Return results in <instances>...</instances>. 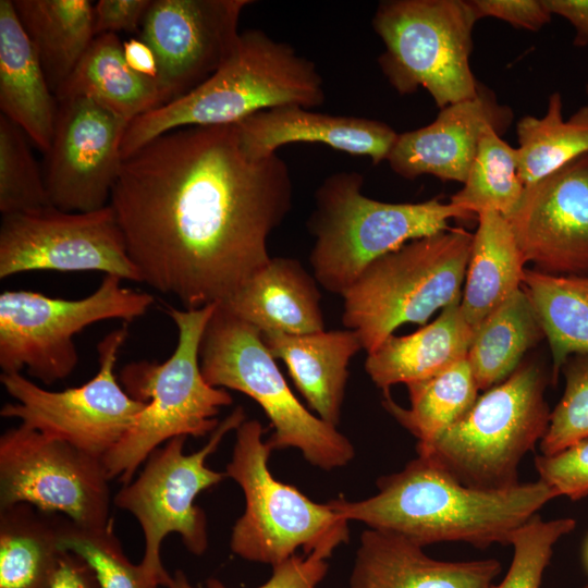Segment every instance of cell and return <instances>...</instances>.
<instances>
[{"instance_id": "1", "label": "cell", "mask_w": 588, "mask_h": 588, "mask_svg": "<svg viewBox=\"0 0 588 588\" xmlns=\"http://www.w3.org/2000/svg\"><path fill=\"white\" fill-rule=\"evenodd\" d=\"M292 201L286 162L246 156L235 124L149 140L122 160L110 195L142 282L185 309L225 302L267 265Z\"/></svg>"}, {"instance_id": "2", "label": "cell", "mask_w": 588, "mask_h": 588, "mask_svg": "<svg viewBox=\"0 0 588 588\" xmlns=\"http://www.w3.org/2000/svg\"><path fill=\"white\" fill-rule=\"evenodd\" d=\"M378 492L362 501L335 499L339 515L369 528L400 535L425 547L465 542L478 549L510 546L514 532L556 491L541 479L503 489H481L458 481L429 457L418 455L377 481Z\"/></svg>"}, {"instance_id": "3", "label": "cell", "mask_w": 588, "mask_h": 588, "mask_svg": "<svg viewBox=\"0 0 588 588\" xmlns=\"http://www.w3.org/2000/svg\"><path fill=\"white\" fill-rule=\"evenodd\" d=\"M324 99L323 79L313 61L261 29H246L230 58L206 82L130 123L122 159L176 128L236 124L273 107L314 108Z\"/></svg>"}, {"instance_id": "4", "label": "cell", "mask_w": 588, "mask_h": 588, "mask_svg": "<svg viewBox=\"0 0 588 588\" xmlns=\"http://www.w3.org/2000/svg\"><path fill=\"white\" fill-rule=\"evenodd\" d=\"M217 304L195 309L169 306L167 314L177 329L172 355L162 363L144 359L121 368L118 379L125 392L147 405L102 457L110 480L128 483L148 456L172 438L211 433L219 425L220 408L232 404L231 394L210 385L200 368L201 338Z\"/></svg>"}, {"instance_id": "5", "label": "cell", "mask_w": 588, "mask_h": 588, "mask_svg": "<svg viewBox=\"0 0 588 588\" xmlns=\"http://www.w3.org/2000/svg\"><path fill=\"white\" fill-rule=\"evenodd\" d=\"M364 176L340 171L326 177L315 192L307 220L315 242L309 254L319 285L343 296L364 270L405 244L449 230L451 219L473 215L440 198L422 203H384L367 197Z\"/></svg>"}, {"instance_id": "6", "label": "cell", "mask_w": 588, "mask_h": 588, "mask_svg": "<svg viewBox=\"0 0 588 588\" xmlns=\"http://www.w3.org/2000/svg\"><path fill=\"white\" fill-rule=\"evenodd\" d=\"M199 360L210 385L242 392L259 404L273 428L267 440L272 451L295 448L323 470L343 467L354 458L352 442L294 395L260 331L222 303L216 305L205 328Z\"/></svg>"}, {"instance_id": "7", "label": "cell", "mask_w": 588, "mask_h": 588, "mask_svg": "<svg viewBox=\"0 0 588 588\" xmlns=\"http://www.w3.org/2000/svg\"><path fill=\"white\" fill-rule=\"evenodd\" d=\"M473 234L462 228L412 241L370 264L343 297L342 323L367 354L400 326L425 324L460 302Z\"/></svg>"}, {"instance_id": "8", "label": "cell", "mask_w": 588, "mask_h": 588, "mask_svg": "<svg viewBox=\"0 0 588 588\" xmlns=\"http://www.w3.org/2000/svg\"><path fill=\"white\" fill-rule=\"evenodd\" d=\"M546 385L538 365H520L507 379L478 395L455 424L433 440L417 444V454L469 487L503 489L519 483L520 461L549 426Z\"/></svg>"}, {"instance_id": "9", "label": "cell", "mask_w": 588, "mask_h": 588, "mask_svg": "<svg viewBox=\"0 0 588 588\" xmlns=\"http://www.w3.org/2000/svg\"><path fill=\"white\" fill-rule=\"evenodd\" d=\"M225 473L242 488L245 511L232 527L231 551L237 556L275 565L303 548L305 554L332 555L348 540V520L331 506L311 501L294 486L275 479L268 466L271 448L256 419L245 420Z\"/></svg>"}, {"instance_id": "10", "label": "cell", "mask_w": 588, "mask_h": 588, "mask_svg": "<svg viewBox=\"0 0 588 588\" xmlns=\"http://www.w3.org/2000/svg\"><path fill=\"white\" fill-rule=\"evenodd\" d=\"M477 22L468 0L381 1L371 25L384 45L378 63L400 95L426 89L439 109L474 98L470 68Z\"/></svg>"}, {"instance_id": "11", "label": "cell", "mask_w": 588, "mask_h": 588, "mask_svg": "<svg viewBox=\"0 0 588 588\" xmlns=\"http://www.w3.org/2000/svg\"><path fill=\"white\" fill-rule=\"evenodd\" d=\"M106 275L86 297L64 299L25 290L0 294V367L2 373L21 372L50 385L69 377L78 363L75 334L98 321L143 316L154 296L121 285Z\"/></svg>"}, {"instance_id": "12", "label": "cell", "mask_w": 588, "mask_h": 588, "mask_svg": "<svg viewBox=\"0 0 588 588\" xmlns=\"http://www.w3.org/2000/svg\"><path fill=\"white\" fill-rule=\"evenodd\" d=\"M246 420L245 411L236 406L210 433L198 451L184 454L187 437L172 438L146 460L136 478L118 491L115 506L130 512L138 522L145 540L142 564L162 579L168 587L172 576L161 561V544L167 535L181 536L185 548L201 555L208 548L207 517L195 505L197 495L228 478L206 465L223 438Z\"/></svg>"}, {"instance_id": "13", "label": "cell", "mask_w": 588, "mask_h": 588, "mask_svg": "<svg viewBox=\"0 0 588 588\" xmlns=\"http://www.w3.org/2000/svg\"><path fill=\"white\" fill-rule=\"evenodd\" d=\"M127 335L123 324L98 343L99 369L79 387L50 391L21 372L1 373V384L16 402L4 404L0 416L17 418L21 425L102 458L147 405L131 397L114 373Z\"/></svg>"}, {"instance_id": "14", "label": "cell", "mask_w": 588, "mask_h": 588, "mask_svg": "<svg viewBox=\"0 0 588 588\" xmlns=\"http://www.w3.org/2000/svg\"><path fill=\"white\" fill-rule=\"evenodd\" d=\"M102 458L24 425L0 437V509L27 503L85 528L110 525Z\"/></svg>"}, {"instance_id": "15", "label": "cell", "mask_w": 588, "mask_h": 588, "mask_svg": "<svg viewBox=\"0 0 588 588\" xmlns=\"http://www.w3.org/2000/svg\"><path fill=\"white\" fill-rule=\"evenodd\" d=\"M99 271L142 282L110 204L89 212L52 206L3 215L0 279L28 271Z\"/></svg>"}, {"instance_id": "16", "label": "cell", "mask_w": 588, "mask_h": 588, "mask_svg": "<svg viewBox=\"0 0 588 588\" xmlns=\"http://www.w3.org/2000/svg\"><path fill=\"white\" fill-rule=\"evenodd\" d=\"M250 0H151L139 39L156 56L163 105L206 82L233 53Z\"/></svg>"}, {"instance_id": "17", "label": "cell", "mask_w": 588, "mask_h": 588, "mask_svg": "<svg viewBox=\"0 0 588 588\" xmlns=\"http://www.w3.org/2000/svg\"><path fill=\"white\" fill-rule=\"evenodd\" d=\"M45 184L52 207L66 212L103 208L119 177L130 122L87 97L57 101Z\"/></svg>"}, {"instance_id": "18", "label": "cell", "mask_w": 588, "mask_h": 588, "mask_svg": "<svg viewBox=\"0 0 588 588\" xmlns=\"http://www.w3.org/2000/svg\"><path fill=\"white\" fill-rule=\"evenodd\" d=\"M505 218L525 264L550 274L588 275V152L525 187Z\"/></svg>"}, {"instance_id": "19", "label": "cell", "mask_w": 588, "mask_h": 588, "mask_svg": "<svg viewBox=\"0 0 588 588\" xmlns=\"http://www.w3.org/2000/svg\"><path fill=\"white\" fill-rule=\"evenodd\" d=\"M513 118L512 109L480 84L474 98L449 105L430 124L399 134L385 161L406 180L430 174L464 183L483 133L493 128L503 135Z\"/></svg>"}, {"instance_id": "20", "label": "cell", "mask_w": 588, "mask_h": 588, "mask_svg": "<svg viewBox=\"0 0 588 588\" xmlns=\"http://www.w3.org/2000/svg\"><path fill=\"white\" fill-rule=\"evenodd\" d=\"M235 125L241 147L252 159L275 155L277 149L287 144L317 143L368 157L379 164L387 160L399 135L381 121L324 114L298 105L262 110Z\"/></svg>"}, {"instance_id": "21", "label": "cell", "mask_w": 588, "mask_h": 588, "mask_svg": "<svg viewBox=\"0 0 588 588\" xmlns=\"http://www.w3.org/2000/svg\"><path fill=\"white\" fill-rule=\"evenodd\" d=\"M501 569L494 559L434 560L400 535L369 528L360 535L350 588H490Z\"/></svg>"}, {"instance_id": "22", "label": "cell", "mask_w": 588, "mask_h": 588, "mask_svg": "<svg viewBox=\"0 0 588 588\" xmlns=\"http://www.w3.org/2000/svg\"><path fill=\"white\" fill-rule=\"evenodd\" d=\"M261 338L270 354L285 364L308 406L322 420L336 427L348 379V364L364 350L358 333L351 329L308 334L262 332Z\"/></svg>"}, {"instance_id": "23", "label": "cell", "mask_w": 588, "mask_h": 588, "mask_svg": "<svg viewBox=\"0 0 588 588\" xmlns=\"http://www.w3.org/2000/svg\"><path fill=\"white\" fill-rule=\"evenodd\" d=\"M317 283L297 259L271 257L222 304L261 333L319 332L324 321Z\"/></svg>"}, {"instance_id": "24", "label": "cell", "mask_w": 588, "mask_h": 588, "mask_svg": "<svg viewBox=\"0 0 588 588\" xmlns=\"http://www.w3.org/2000/svg\"><path fill=\"white\" fill-rule=\"evenodd\" d=\"M37 53L21 25L12 0H0V109L45 155L57 115Z\"/></svg>"}, {"instance_id": "25", "label": "cell", "mask_w": 588, "mask_h": 588, "mask_svg": "<svg viewBox=\"0 0 588 588\" xmlns=\"http://www.w3.org/2000/svg\"><path fill=\"white\" fill-rule=\"evenodd\" d=\"M460 302L444 307L436 320L411 334L390 335L367 355L365 370L383 393L394 384L436 376L467 358L474 330Z\"/></svg>"}, {"instance_id": "26", "label": "cell", "mask_w": 588, "mask_h": 588, "mask_svg": "<svg viewBox=\"0 0 588 588\" xmlns=\"http://www.w3.org/2000/svg\"><path fill=\"white\" fill-rule=\"evenodd\" d=\"M466 270L461 311L475 331L482 320L522 287L524 259L506 218L478 213Z\"/></svg>"}, {"instance_id": "27", "label": "cell", "mask_w": 588, "mask_h": 588, "mask_svg": "<svg viewBox=\"0 0 588 588\" xmlns=\"http://www.w3.org/2000/svg\"><path fill=\"white\" fill-rule=\"evenodd\" d=\"M54 97L91 98L130 123L162 105L157 82L127 65L123 42L111 33L94 38Z\"/></svg>"}, {"instance_id": "28", "label": "cell", "mask_w": 588, "mask_h": 588, "mask_svg": "<svg viewBox=\"0 0 588 588\" xmlns=\"http://www.w3.org/2000/svg\"><path fill=\"white\" fill-rule=\"evenodd\" d=\"M65 516L27 503L0 509V588H50Z\"/></svg>"}, {"instance_id": "29", "label": "cell", "mask_w": 588, "mask_h": 588, "mask_svg": "<svg viewBox=\"0 0 588 588\" xmlns=\"http://www.w3.org/2000/svg\"><path fill=\"white\" fill-rule=\"evenodd\" d=\"M12 1L54 95L95 38L94 5L88 0Z\"/></svg>"}, {"instance_id": "30", "label": "cell", "mask_w": 588, "mask_h": 588, "mask_svg": "<svg viewBox=\"0 0 588 588\" xmlns=\"http://www.w3.org/2000/svg\"><path fill=\"white\" fill-rule=\"evenodd\" d=\"M527 294L553 358V381L571 355H588V275L525 269Z\"/></svg>"}, {"instance_id": "31", "label": "cell", "mask_w": 588, "mask_h": 588, "mask_svg": "<svg viewBox=\"0 0 588 588\" xmlns=\"http://www.w3.org/2000/svg\"><path fill=\"white\" fill-rule=\"evenodd\" d=\"M543 336L532 305L520 287L474 331L467 362L479 391L507 379L520 366L524 354Z\"/></svg>"}, {"instance_id": "32", "label": "cell", "mask_w": 588, "mask_h": 588, "mask_svg": "<svg viewBox=\"0 0 588 588\" xmlns=\"http://www.w3.org/2000/svg\"><path fill=\"white\" fill-rule=\"evenodd\" d=\"M516 133L518 175L527 187L588 152V106L565 120L561 94L554 91L546 113L540 118L523 117Z\"/></svg>"}, {"instance_id": "33", "label": "cell", "mask_w": 588, "mask_h": 588, "mask_svg": "<svg viewBox=\"0 0 588 588\" xmlns=\"http://www.w3.org/2000/svg\"><path fill=\"white\" fill-rule=\"evenodd\" d=\"M409 408L384 393V408L422 444L433 440L473 406L478 385L467 358L430 378L406 384Z\"/></svg>"}, {"instance_id": "34", "label": "cell", "mask_w": 588, "mask_h": 588, "mask_svg": "<svg viewBox=\"0 0 588 588\" xmlns=\"http://www.w3.org/2000/svg\"><path fill=\"white\" fill-rule=\"evenodd\" d=\"M525 186L518 175L516 148L493 128L481 136L463 188L450 203L470 215L492 210L507 217L522 199Z\"/></svg>"}, {"instance_id": "35", "label": "cell", "mask_w": 588, "mask_h": 588, "mask_svg": "<svg viewBox=\"0 0 588 588\" xmlns=\"http://www.w3.org/2000/svg\"><path fill=\"white\" fill-rule=\"evenodd\" d=\"M60 548L83 558L94 569L100 588L166 587L162 579L142 563L133 564L127 559L111 525L105 528H85L65 517Z\"/></svg>"}, {"instance_id": "36", "label": "cell", "mask_w": 588, "mask_h": 588, "mask_svg": "<svg viewBox=\"0 0 588 588\" xmlns=\"http://www.w3.org/2000/svg\"><path fill=\"white\" fill-rule=\"evenodd\" d=\"M27 135L7 117H0V211L3 215L51 206L45 177L27 143Z\"/></svg>"}, {"instance_id": "37", "label": "cell", "mask_w": 588, "mask_h": 588, "mask_svg": "<svg viewBox=\"0 0 588 588\" xmlns=\"http://www.w3.org/2000/svg\"><path fill=\"white\" fill-rule=\"evenodd\" d=\"M575 526L574 518L543 520L539 514L531 517L512 536L513 559L505 577L490 588H540L554 544Z\"/></svg>"}, {"instance_id": "38", "label": "cell", "mask_w": 588, "mask_h": 588, "mask_svg": "<svg viewBox=\"0 0 588 588\" xmlns=\"http://www.w3.org/2000/svg\"><path fill=\"white\" fill-rule=\"evenodd\" d=\"M563 368L565 390L540 441L543 455L555 454L588 438V355L571 356Z\"/></svg>"}, {"instance_id": "39", "label": "cell", "mask_w": 588, "mask_h": 588, "mask_svg": "<svg viewBox=\"0 0 588 588\" xmlns=\"http://www.w3.org/2000/svg\"><path fill=\"white\" fill-rule=\"evenodd\" d=\"M539 479L560 495L578 500L588 495V438L552 455L535 458Z\"/></svg>"}, {"instance_id": "40", "label": "cell", "mask_w": 588, "mask_h": 588, "mask_svg": "<svg viewBox=\"0 0 588 588\" xmlns=\"http://www.w3.org/2000/svg\"><path fill=\"white\" fill-rule=\"evenodd\" d=\"M329 556L320 551L293 554L272 566L271 577L258 588H318L326 577ZM205 588H226L219 579L209 578Z\"/></svg>"}, {"instance_id": "41", "label": "cell", "mask_w": 588, "mask_h": 588, "mask_svg": "<svg viewBox=\"0 0 588 588\" xmlns=\"http://www.w3.org/2000/svg\"><path fill=\"white\" fill-rule=\"evenodd\" d=\"M477 21L494 17L514 27L540 30L552 17L546 0H468Z\"/></svg>"}, {"instance_id": "42", "label": "cell", "mask_w": 588, "mask_h": 588, "mask_svg": "<svg viewBox=\"0 0 588 588\" xmlns=\"http://www.w3.org/2000/svg\"><path fill=\"white\" fill-rule=\"evenodd\" d=\"M151 0H100L94 5L95 37L118 32L139 33Z\"/></svg>"}, {"instance_id": "43", "label": "cell", "mask_w": 588, "mask_h": 588, "mask_svg": "<svg viewBox=\"0 0 588 588\" xmlns=\"http://www.w3.org/2000/svg\"><path fill=\"white\" fill-rule=\"evenodd\" d=\"M50 588H100L90 565L79 555L64 551Z\"/></svg>"}, {"instance_id": "44", "label": "cell", "mask_w": 588, "mask_h": 588, "mask_svg": "<svg viewBox=\"0 0 588 588\" xmlns=\"http://www.w3.org/2000/svg\"><path fill=\"white\" fill-rule=\"evenodd\" d=\"M552 15H559L574 27L575 47L588 46V0H546Z\"/></svg>"}, {"instance_id": "45", "label": "cell", "mask_w": 588, "mask_h": 588, "mask_svg": "<svg viewBox=\"0 0 588 588\" xmlns=\"http://www.w3.org/2000/svg\"><path fill=\"white\" fill-rule=\"evenodd\" d=\"M123 53L127 65L136 73L157 82L158 63L155 53L139 38L123 42Z\"/></svg>"}, {"instance_id": "46", "label": "cell", "mask_w": 588, "mask_h": 588, "mask_svg": "<svg viewBox=\"0 0 588 588\" xmlns=\"http://www.w3.org/2000/svg\"><path fill=\"white\" fill-rule=\"evenodd\" d=\"M167 588H196L194 587L185 573L181 569L175 571L172 575L171 581Z\"/></svg>"}, {"instance_id": "47", "label": "cell", "mask_w": 588, "mask_h": 588, "mask_svg": "<svg viewBox=\"0 0 588 588\" xmlns=\"http://www.w3.org/2000/svg\"><path fill=\"white\" fill-rule=\"evenodd\" d=\"M584 563H585L586 569L588 571V538L584 547Z\"/></svg>"}, {"instance_id": "48", "label": "cell", "mask_w": 588, "mask_h": 588, "mask_svg": "<svg viewBox=\"0 0 588 588\" xmlns=\"http://www.w3.org/2000/svg\"><path fill=\"white\" fill-rule=\"evenodd\" d=\"M586 94H587V96H588V84H587V86H586Z\"/></svg>"}, {"instance_id": "49", "label": "cell", "mask_w": 588, "mask_h": 588, "mask_svg": "<svg viewBox=\"0 0 588 588\" xmlns=\"http://www.w3.org/2000/svg\"><path fill=\"white\" fill-rule=\"evenodd\" d=\"M583 588H588V584L586 586H584Z\"/></svg>"}]
</instances>
